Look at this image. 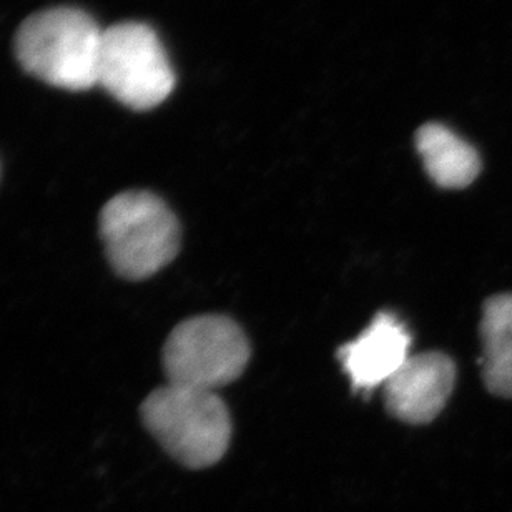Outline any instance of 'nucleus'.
<instances>
[{
    "instance_id": "obj_1",
    "label": "nucleus",
    "mask_w": 512,
    "mask_h": 512,
    "mask_svg": "<svg viewBox=\"0 0 512 512\" xmlns=\"http://www.w3.org/2000/svg\"><path fill=\"white\" fill-rule=\"evenodd\" d=\"M104 29L72 7L42 10L15 34V57L27 74L59 89L84 92L99 85Z\"/></svg>"
},
{
    "instance_id": "obj_2",
    "label": "nucleus",
    "mask_w": 512,
    "mask_h": 512,
    "mask_svg": "<svg viewBox=\"0 0 512 512\" xmlns=\"http://www.w3.org/2000/svg\"><path fill=\"white\" fill-rule=\"evenodd\" d=\"M140 418L160 446L187 468L217 464L232 439L228 408L207 389L172 383L153 389L140 406Z\"/></svg>"
},
{
    "instance_id": "obj_3",
    "label": "nucleus",
    "mask_w": 512,
    "mask_h": 512,
    "mask_svg": "<svg viewBox=\"0 0 512 512\" xmlns=\"http://www.w3.org/2000/svg\"><path fill=\"white\" fill-rule=\"evenodd\" d=\"M99 232L112 270L128 281L157 275L175 260L182 242L175 213L145 190L110 198L100 212Z\"/></svg>"
},
{
    "instance_id": "obj_4",
    "label": "nucleus",
    "mask_w": 512,
    "mask_h": 512,
    "mask_svg": "<svg viewBox=\"0 0 512 512\" xmlns=\"http://www.w3.org/2000/svg\"><path fill=\"white\" fill-rule=\"evenodd\" d=\"M252 348L242 328L227 316L188 318L173 328L163 346L167 383L215 391L238 380Z\"/></svg>"
},
{
    "instance_id": "obj_5",
    "label": "nucleus",
    "mask_w": 512,
    "mask_h": 512,
    "mask_svg": "<svg viewBox=\"0 0 512 512\" xmlns=\"http://www.w3.org/2000/svg\"><path fill=\"white\" fill-rule=\"evenodd\" d=\"M175 72L155 30L140 22L104 29L99 85L133 110L155 109L175 89Z\"/></svg>"
},
{
    "instance_id": "obj_6",
    "label": "nucleus",
    "mask_w": 512,
    "mask_h": 512,
    "mask_svg": "<svg viewBox=\"0 0 512 512\" xmlns=\"http://www.w3.org/2000/svg\"><path fill=\"white\" fill-rule=\"evenodd\" d=\"M413 336L391 311H380L355 340L341 346L336 356L355 393L370 396L386 386L408 361Z\"/></svg>"
},
{
    "instance_id": "obj_7",
    "label": "nucleus",
    "mask_w": 512,
    "mask_h": 512,
    "mask_svg": "<svg viewBox=\"0 0 512 512\" xmlns=\"http://www.w3.org/2000/svg\"><path fill=\"white\" fill-rule=\"evenodd\" d=\"M454 383L456 366L448 355L429 351L409 356L384 386V403L388 413L403 423L428 424L443 411Z\"/></svg>"
},
{
    "instance_id": "obj_8",
    "label": "nucleus",
    "mask_w": 512,
    "mask_h": 512,
    "mask_svg": "<svg viewBox=\"0 0 512 512\" xmlns=\"http://www.w3.org/2000/svg\"><path fill=\"white\" fill-rule=\"evenodd\" d=\"M416 148L424 168L438 187L466 188L481 172L478 152L441 124H426L416 133Z\"/></svg>"
},
{
    "instance_id": "obj_9",
    "label": "nucleus",
    "mask_w": 512,
    "mask_h": 512,
    "mask_svg": "<svg viewBox=\"0 0 512 512\" xmlns=\"http://www.w3.org/2000/svg\"><path fill=\"white\" fill-rule=\"evenodd\" d=\"M481 370L486 388L499 398H512V295L491 296L481 320Z\"/></svg>"
}]
</instances>
